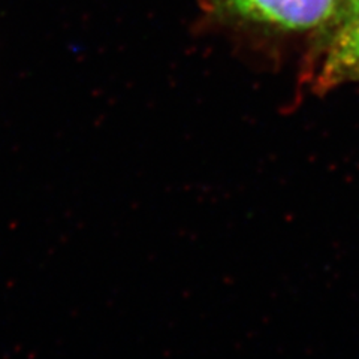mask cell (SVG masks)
I'll use <instances>...</instances> for the list:
<instances>
[{
  "label": "cell",
  "mask_w": 359,
  "mask_h": 359,
  "mask_svg": "<svg viewBox=\"0 0 359 359\" xmlns=\"http://www.w3.org/2000/svg\"><path fill=\"white\" fill-rule=\"evenodd\" d=\"M219 22L282 36L319 33L337 18L346 0H199Z\"/></svg>",
  "instance_id": "cell-1"
},
{
  "label": "cell",
  "mask_w": 359,
  "mask_h": 359,
  "mask_svg": "<svg viewBox=\"0 0 359 359\" xmlns=\"http://www.w3.org/2000/svg\"><path fill=\"white\" fill-rule=\"evenodd\" d=\"M318 36L314 84L325 88L359 81V0H346L340 14Z\"/></svg>",
  "instance_id": "cell-2"
}]
</instances>
